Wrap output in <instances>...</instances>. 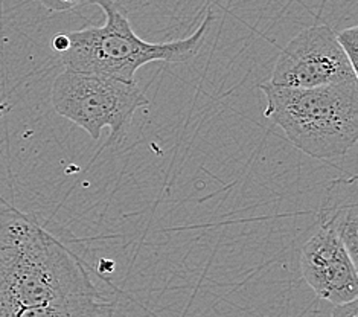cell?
<instances>
[{
  "label": "cell",
  "instance_id": "12",
  "mask_svg": "<svg viewBox=\"0 0 358 317\" xmlns=\"http://www.w3.org/2000/svg\"><path fill=\"white\" fill-rule=\"evenodd\" d=\"M50 46H52V49L59 55L64 54L71 46V40H69V37H67V32L66 34H55V36L52 37V41H50Z\"/></svg>",
  "mask_w": 358,
  "mask_h": 317
},
{
  "label": "cell",
  "instance_id": "1",
  "mask_svg": "<svg viewBox=\"0 0 358 317\" xmlns=\"http://www.w3.org/2000/svg\"><path fill=\"white\" fill-rule=\"evenodd\" d=\"M78 297H101L69 247L15 208H0V317Z\"/></svg>",
  "mask_w": 358,
  "mask_h": 317
},
{
  "label": "cell",
  "instance_id": "7",
  "mask_svg": "<svg viewBox=\"0 0 358 317\" xmlns=\"http://www.w3.org/2000/svg\"><path fill=\"white\" fill-rule=\"evenodd\" d=\"M320 225L334 230L351 260L358 264V204L355 200L322 211Z\"/></svg>",
  "mask_w": 358,
  "mask_h": 317
},
{
  "label": "cell",
  "instance_id": "5",
  "mask_svg": "<svg viewBox=\"0 0 358 317\" xmlns=\"http://www.w3.org/2000/svg\"><path fill=\"white\" fill-rule=\"evenodd\" d=\"M358 78L327 24L305 28L280 50L273 67L270 84L293 89H315Z\"/></svg>",
  "mask_w": 358,
  "mask_h": 317
},
{
  "label": "cell",
  "instance_id": "6",
  "mask_svg": "<svg viewBox=\"0 0 358 317\" xmlns=\"http://www.w3.org/2000/svg\"><path fill=\"white\" fill-rule=\"evenodd\" d=\"M303 279L314 293L332 305H345L357 301V264L348 255L334 230L320 225L301 251Z\"/></svg>",
  "mask_w": 358,
  "mask_h": 317
},
{
  "label": "cell",
  "instance_id": "9",
  "mask_svg": "<svg viewBox=\"0 0 358 317\" xmlns=\"http://www.w3.org/2000/svg\"><path fill=\"white\" fill-rule=\"evenodd\" d=\"M337 41L340 48L343 49V52L346 54L349 63H351L354 69L358 72V27H351L343 29L342 32H338Z\"/></svg>",
  "mask_w": 358,
  "mask_h": 317
},
{
  "label": "cell",
  "instance_id": "3",
  "mask_svg": "<svg viewBox=\"0 0 358 317\" xmlns=\"http://www.w3.org/2000/svg\"><path fill=\"white\" fill-rule=\"evenodd\" d=\"M98 5L106 13L102 27H90L67 32L71 46L62 54L66 69L108 76L124 83H134L142 66L155 62L187 63L199 55L214 15L206 19L194 34L182 40L150 43L142 40L131 28L124 8L115 0H84Z\"/></svg>",
  "mask_w": 358,
  "mask_h": 317
},
{
  "label": "cell",
  "instance_id": "8",
  "mask_svg": "<svg viewBox=\"0 0 358 317\" xmlns=\"http://www.w3.org/2000/svg\"><path fill=\"white\" fill-rule=\"evenodd\" d=\"M101 297H78L71 301L34 307L13 317H98L102 311Z\"/></svg>",
  "mask_w": 358,
  "mask_h": 317
},
{
  "label": "cell",
  "instance_id": "11",
  "mask_svg": "<svg viewBox=\"0 0 358 317\" xmlns=\"http://www.w3.org/2000/svg\"><path fill=\"white\" fill-rule=\"evenodd\" d=\"M331 317H358V302H349L345 305L334 307Z\"/></svg>",
  "mask_w": 358,
  "mask_h": 317
},
{
  "label": "cell",
  "instance_id": "10",
  "mask_svg": "<svg viewBox=\"0 0 358 317\" xmlns=\"http://www.w3.org/2000/svg\"><path fill=\"white\" fill-rule=\"evenodd\" d=\"M49 11H67L84 3V0H40Z\"/></svg>",
  "mask_w": 358,
  "mask_h": 317
},
{
  "label": "cell",
  "instance_id": "2",
  "mask_svg": "<svg viewBox=\"0 0 358 317\" xmlns=\"http://www.w3.org/2000/svg\"><path fill=\"white\" fill-rule=\"evenodd\" d=\"M267 98L264 115L282 128L306 156L342 157L358 141V78L315 89L259 84Z\"/></svg>",
  "mask_w": 358,
  "mask_h": 317
},
{
  "label": "cell",
  "instance_id": "4",
  "mask_svg": "<svg viewBox=\"0 0 358 317\" xmlns=\"http://www.w3.org/2000/svg\"><path fill=\"white\" fill-rule=\"evenodd\" d=\"M50 101L59 116L80 125L95 141L104 128H110L113 139L124 134L136 111L150 106L136 83L72 69L54 80Z\"/></svg>",
  "mask_w": 358,
  "mask_h": 317
}]
</instances>
